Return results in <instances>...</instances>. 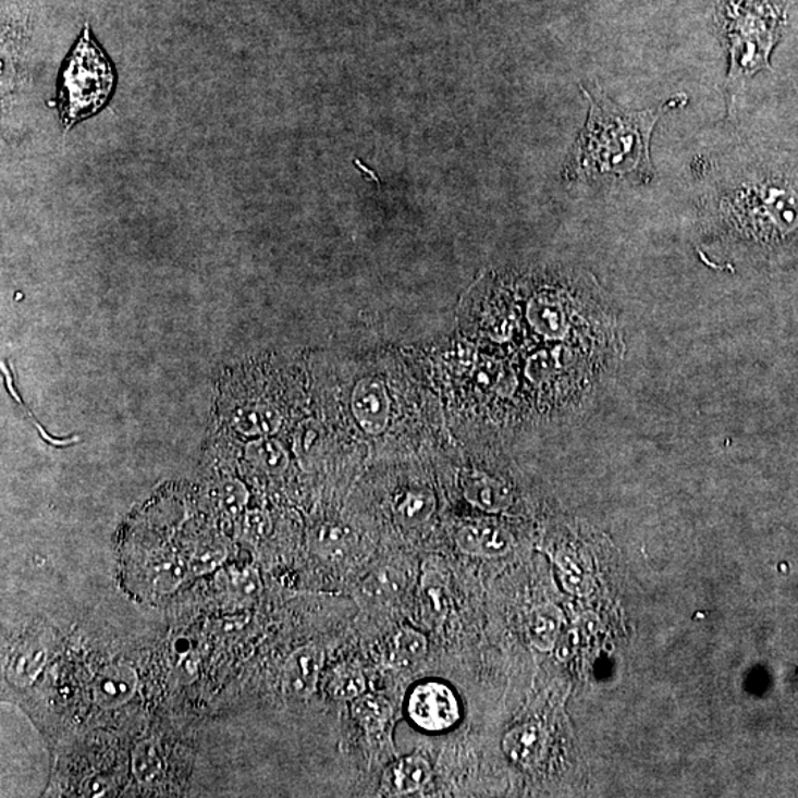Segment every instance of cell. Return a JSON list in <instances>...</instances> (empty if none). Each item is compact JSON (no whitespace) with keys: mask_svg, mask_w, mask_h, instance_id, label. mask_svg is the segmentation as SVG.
Masks as SVG:
<instances>
[{"mask_svg":"<svg viewBox=\"0 0 798 798\" xmlns=\"http://www.w3.org/2000/svg\"><path fill=\"white\" fill-rule=\"evenodd\" d=\"M431 763L421 756L405 757L392 771V785L398 794L419 791L431 781Z\"/></svg>","mask_w":798,"mask_h":798,"instance_id":"2e32d148","label":"cell"},{"mask_svg":"<svg viewBox=\"0 0 798 798\" xmlns=\"http://www.w3.org/2000/svg\"><path fill=\"white\" fill-rule=\"evenodd\" d=\"M420 591L426 622L440 626L449 615L450 594L444 573L433 561L426 562L423 566Z\"/></svg>","mask_w":798,"mask_h":798,"instance_id":"ba28073f","label":"cell"},{"mask_svg":"<svg viewBox=\"0 0 798 798\" xmlns=\"http://www.w3.org/2000/svg\"><path fill=\"white\" fill-rule=\"evenodd\" d=\"M324 652L316 644H306L288 656L283 667V689L292 698L311 697L320 679Z\"/></svg>","mask_w":798,"mask_h":798,"instance_id":"5b68a950","label":"cell"},{"mask_svg":"<svg viewBox=\"0 0 798 798\" xmlns=\"http://www.w3.org/2000/svg\"><path fill=\"white\" fill-rule=\"evenodd\" d=\"M589 99V115L564 169L565 177L578 181L652 180V132L668 110L686 105V95L667 99L655 109L624 110L602 95Z\"/></svg>","mask_w":798,"mask_h":798,"instance_id":"6da1fadb","label":"cell"},{"mask_svg":"<svg viewBox=\"0 0 798 798\" xmlns=\"http://www.w3.org/2000/svg\"><path fill=\"white\" fill-rule=\"evenodd\" d=\"M428 639L415 628L405 627L396 631L383 651V664L389 668H413L425 659Z\"/></svg>","mask_w":798,"mask_h":798,"instance_id":"30bf717a","label":"cell"},{"mask_svg":"<svg viewBox=\"0 0 798 798\" xmlns=\"http://www.w3.org/2000/svg\"><path fill=\"white\" fill-rule=\"evenodd\" d=\"M457 548L469 556L499 557L511 549V540L503 529L467 525L457 532Z\"/></svg>","mask_w":798,"mask_h":798,"instance_id":"9c48e42d","label":"cell"},{"mask_svg":"<svg viewBox=\"0 0 798 798\" xmlns=\"http://www.w3.org/2000/svg\"><path fill=\"white\" fill-rule=\"evenodd\" d=\"M407 709L413 723L426 732L449 731L461 721L456 693L441 682H426L416 686Z\"/></svg>","mask_w":798,"mask_h":798,"instance_id":"3957f363","label":"cell"},{"mask_svg":"<svg viewBox=\"0 0 798 798\" xmlns=\"http://www.w3.org/2000/svg\"><path fill=\"white\" fill-rule=\"evenodd\" d=\"M353 410L367 433L378 435L386 429L391 416V401L386 388L378 379H364L353 394Z\"/></svg>","mask_w":798,"mask_h":798,"instance_id":"8992f818","label":"cell"},{"mask_svg":"<svg viewBox=\"0 0 798 798\" xmlns=\"http://www.w3.org/2000/svg\"><path fill=\"white\" fill-rule=\"evenodd\" d=\"M231 586H233L234 593H237L240 598H255L260 589L258 573L254 569H243L240 573H234L231 577Z\"/></svg>","mask_w":798,"mask_h":798,"instance_id":"cb8c5ba5","label":"cell"},{"mask_svg":"<svg viewBox=\"0 0 798 798\" xmlns=\"http://www.w3.org/2000/svg\"><path fill=\"white\" fill-rule=\"evenodd\" d=\"M231 421L235 431L244 435H268L279 429L281 417L270 405H243L234 412Z\"/></svg>","mask_w":798,"mask_h":798,"instance_id":"5bb4252c","label":"cell"},{"mask_svg":"<svg viewBox=\"0 0 798 798\" xmlns=\"http://www.w3.org/2000/svg\"><path fill=\"white\" fill-rule=\"evenodd\" d=\"M244 528H246L247 535L255 537V539H260V537H265L270 532L271 520L268 518L267 514H263V512H250V514H247L246 516Z\"/></svg>","mask_w":798,"mask_h":798,"instance_id":"d4e9b609","label":"cell"},{"mask_svg":"<svg viewBox=\"0 0 798 798\" xmlns=\"http://www.w3.org/2000/svg\"><path fill=\"white\" fill-rule=\"evenodd\" d=\"M404 582L405 577L401 570L392 566H383V568L373 570L363 581V599L370 603H386L400 597Z\"/></svg>","mask_w":798,"mask_h":798,"instance_id":"9a60e30c","label":"cell"},{"mask_svg":"<svg viewBox=\"0 0 798 798\" xmlns=\"http://www.w3.org/2000/svg\"><path fill=\"white\" fill-rule=\"evenodd\" d=\"M163 769L160 747L155 739H146L135 747L132 756V772L140 784H151L160 776Z\"/></svg>","mask_w":798,"mask_h":798,"instance_id":"44dd1931","label":"cell"},{"mask_svg":"<svg viewBox=\"0 0 798 798\" xmlns=\"http://www.w3.org/2000/svg\"><path fill=\"white\" fill-rule=\"evenodd\" d=\"M541 748V729L536 725L519 726L508 732L503 750L516 763L535 762Z\"/></svg>","mask_w":798,"mask_h":798,"instance_id":"ac0fdd59","label":"cell"},{"mask_svg":"<svg viewBox=\"0 0 798 798\" xmlns=\"http://www.w3.org/2000/svg\"><path fill=\"white\" fill-rule=\"evenodd\" d=\"M366 677L361 670L346 665L339 668L332 680V693L336 700L354 701L366 690Z\"/></svg>","mask_w":798,"mask_h":798,"instance_id":"7402d4cb","label":"cell"},{"mask_svg":"<svg viewBox=\"0 0 798 798\" xmlns=\"http://www.w3.org/2000/svg\"><path fill=\"white\" fill-rule=\"evenodd\" d=\"M197 562L200 568L202 570L206 569H212V566L214 564H218V562H221V557H219V552L217 550H206V552L200 553V555L197 556Z\"/></svg>","mask_w":798,"mask_h":798,"instance_id":"4316f807","label":"cell"},{"mask_svg":"<svg viewBox=\"0 0 798 798\" xmlns=\"http://www.w3.org/2000/svg\"><path fill=\"white\" fill-rule=\"evenodd\" d=\"M435 512V498L423 490L404 494L395 504V514L407 527L425 524Z\"/></svg>","mask_w":798,"mask_h":798,"instance_id":"d6986e66","label":"cell"},{"mask_svg":"<svg viewBox=\"0 0 798 798\" xmlns=\"http://www.w3.org/2000/svg\"><path fill=\"white\" fill-rule=\"evenodd\" d=\"M247 461L268 475L283 474L288 466V456L283 446L274 440H260L249 445Z\"/></svg>","mask_w":798,"mask_h":798,"instance_id":"ffe728a7","label":"cell"},{"mask_svg":"<svg viewBox=\"0 0 798 798\" xmlns=\"http://www.w3.org/2000/svg\"><path fill=\"white\" fill-rule=\"evenodd\" d=\"M543 615L536 619L532 630H535L536 642L541 644V647H548L550 640H552V636L555 635L556 628L555 623L549 617H543Z\"/></svg>","mask_w":798,"mask_h":798,"instance_id":"484cf974","label":"cell"},{"mask_svg":"<svg viewBox=\"0 0 798 798\" xmlns=\"http://www.w3.org/2000/svg\"><path fill=\"white\" fill-rule=\"evenodd\" d=\"M114 84V70L109 58L86 27L61 72L58 107L63 130L67 132L82 120L105 109Z\"/></svg>","mask_w":798,"mask_h":798,"instance_id":"7a4b0ae2","label":"cell"},{"mask_svg":"<svg viewBox=\"0 0 798 798\" xmlns=\"http://www.w3.org/2000/svg\"><path fill=\"white\" fill-rule=\"evenodd\" d=\"M311 544L317 555L327 561H339L353 552L357 537L342 525L326 524L314 529Z\"/></svg>","mask_w":798,"mask_h":798,"instance_id":"8fae6325","label":"cell"},{"mask_svg":"<svg viewBox=\"0 0 798 798\" xmlns=\"http://www.w3.org/2000/svg\"><path fill=\"white\" fill-rule=\"evenodd\" d=\"M466 499L487 512H499L507 506L508 493L502 483L483 474L469 475L463 482Z\"/></svg>","mask_w":798,"mask_h":798,"instance_id":"4fadbf2b","label":"cell"},{"mask_svg":"<svg viewBox=\"0 0 798 798\" xmlns=\"http://www.w3.org/2000/svg\"><path fill=\"white\" fill-rule=\"evenodd\" d=\"M353 714L368 735H375L382 732L391 722L394 710H392L389 701L382 697L361 695L357 700H354Z\"/></svg>","mask_w":798,"mask_h":798,"instance_id":"e0dca14e","label":"cell"},{"mask_svg":"<svg viewBox=\"0 0 798 798\" xmlns=\"http://www.w3.org/2000/svg\"><path fill=\"white\" fill-rule=\"evenodd\" d=\"M138 688V676L130 665H109L98 673L93 685L94 702L102 710L126 705Z\"/></svg>","mask_w":798,"mask_h":798,"instance_id":"52a82bcc","label":"cell"},{"mask_svg":"<svg viewBox=\"0 0 798 798\" xmlns=\"http://www.w3.org/2000/svg\"><path fill=\"white\" fill-rule=\"evenodd\" d=\"M757 226L764 234L784 235L798 229V192L788 187H764L754 194Z\"/></svg>","mask_w":798,"mask_h":798,"instance_id":"277c9868","label":"cell"},{"mask_svg":"<svg viewBox=\"0 0 798 798\" xmlns=\"http://www.w3.org/2000/svg\"><path fill=\"white\" fill-rule=\"evenodd\" d=\"M48 653L44 644L24 643L16 649L8 665V679L19 686L33 684L47 664Z\"/></svg>","mask_w":798,"mask_h":798,"instance_id":"7c38bea8","label":"cell"},{"mask_svg":"<svg viewBox=\"0 0 798 798\" xmlns=\"http://www.w3.org/2000/svg\"><path fill=\"white\" fill-rule=\"evenodd\" d=\"M247 500H249V494H247L246 487L242 482L230 479V481L222 482L218 487L217 502L223 514L230 516L242 514Z\"/></svg>","mask_w":798,"mask_h":798,"instance_id":"603a6c76","label":"cell"}]
</instances>
